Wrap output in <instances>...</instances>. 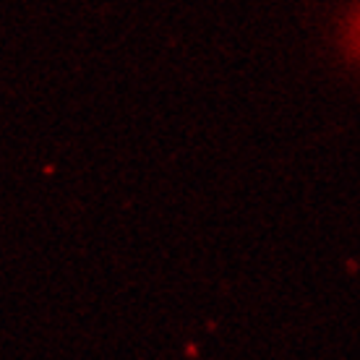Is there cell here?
Segmentation results:
<instances>
[{"mask_svg": "<svg viewBox=\"0 0 360 360\" xmlns=\"http://www.w3.org/2000/svg\"><path fill=\"white\" fill-rule=\"evenodd\" d=\"M350 47H352V53L360 55V13L352 18V24H350Z\"/></svg>", "mask_w": 360, "mask_h": 360, "instance_id": "cell-1", "label": "cell"}]
</instances>
